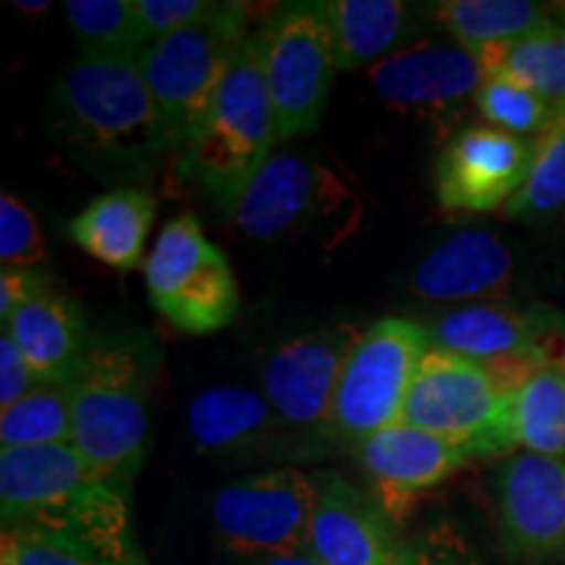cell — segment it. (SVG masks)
<instances>
[{
  "label": "cell",
  "mask_w": 565,
  "mask_h": 565,
  "mask_svg": "<svg viewBox=\"0 0 565 565\" xmlns=\"http://www.w3.org/2000/svg\"><path fill=\"white\" fill-rule=\"evenodd\" d=\"M217 9V0H137V13L147 45L166 34L186 30L207 19Z\"/></svg>",
  "instance_id": "obj_33"
},
{
  "label": "cell",
  "mask_w": 565,
  "mask_h": 565,
  "mask_svg": "<svg viewBox=\"0 0 565 565\" xmlns=\"http://www.w3.org/2000/svg\"><path fill=\"white\" fill-rule=\"evenodd\" d=\"M487 76H505L565 108V24H547L526 38L477 55Z\"/></svg>",
  "instance_id": "obj_25"
},
{
  "label": "cell",
  "mask_w": 565,
  "mask_h": 565,
  "mask_svg": "<svg viewBox=\"0 0 565 565\" xmlns=\"http://www.w3.org/2000/svg\"><path fill=\"white\" fill-rule=\"evenodd\" d=\"M55 110L68 145L97 171L139 175L171 152L139 55L82 53L61 76Z\"/></svg>",
  "instance_id": "obj_3"
},
{
  "label": "cell",
  "mask_w": 565,
  "mask_h": 565,
  "mask_svg": "<svg viewBox=\"0 0 565 565\" xmlns=\"http://www.w3.org/2000/svg\"><path fill=\"white\" fill-rule=\"evenodd\" d=\"M11 6L24 13H42L51 9V0H40V3H32V0H11Z\"/></svg>",
  "instance_id": "obj_39"
},
{
  "label": "cell",
  "mask_w": 565,
  "mask_h": 565,
  "mask_svg": "<svg viewBox=\"0 0 565 565\" xmlns=\"http://www.w3.org/2000/svg\"><path fill=\"white\" fill-rule=\"evenodd\" d=\"M412 561L414 565H482L466 536L450 521H440L419 534L412 545Z\"/></svg>",
  "instance_id": "obj_34"
},
{
  "label": "cell",
  "mask_w": 565,
  "mask_h": 565,
  "mask_svg": "<svg viewBox=\"0 0 565 565\" xmlns=\"http://www.w3.org/2000/svg\"><path fill=\"white\" fill-rule=\"evenodd\" d=\"M152 307L186 335H210L236 320L242 296L228 257L204 236L192 212L160 231L145 263Z\"/></svg>",
  "instance_id": "obj_8"
},
{
  "label": "cell",
  "mask_w": 565,
  "mask_h": 565,
  "mask_svg": "<svg viewBox=\"0 0 565 565\" xmlns=\"http://www.w3.org/2000/svg\"><path fill=\"white\" fill-rule=\"evenodd\" d=\"M3 532L82 550L110 565H145L129 498L103 482L74 445L0 450Z\"/></svg>",
  "instance_id": "obj_1"
},
{
  "label": "cell",
  "mask_w": 565,
  "mask_h": 565,
  "mask_svg": "<svg viewBox=\"0 0 565 565\" xmlns=\"http://www.w3.org/2000/svg\"><path fill=\"white\" fill-rule=\"evenodd\" d=\"M345 183L320 162L291 152H275L254 175L233 221L259 242L309 233L345 207Z\"/></svg>",
  "instance_id": "obj_13"
},
{
  "label": "cell",
  "mask_w": 565,
  "mask_h": 565,
  "mask_svg": "<svg viewBox=\"0 0 565 565\" xmlns=\"http://www.w3.org/2000/svg\"><path fill=\"white\" fill-rule=\"evenodd\" d=\"M477 108L494 129L515 137H532V134L542 137L563 110L505 76H487L477 92Z\"/></svg>",
  "instance_id": "obj_30"
},
{
  "label": "cell",
  "mask_w": 565,
  "mask_h": 565,
  "mask_svg": "<svg viewBox=\"0 0 565 565\" xmlns=\"http://www.w3.org/2000/svg\"><path fill=\"white\" fill-rule=\"evenodd\" d=\"M542 353L565 372V320L561 315H553L550 320L547 333L542 338Z\"/></svg>",
  "instance_id": "obj_37"
},
{
  "label": "cell",
  "mask_w": 565,
  "mask_h": 565,
  "mask_svg": "<svg viewBox=\"0 0 565 565\" xmlns=\"http://www.w3.org/2000/svg\"><path fill=\"white\" fill-rule=\"evenodd\" d=\"M427 328L404 317H383L364 330L345 359L330 408L328 440L364 443L401 422L406 395L429 351Z\"/></svg>",
  "instance_id": "obj_6"
},
{
  "label": "cell",
  "mask_w": 565,
  "mask_h": 565,
  "mask_svg": "<svg viewBox=\"0 0 565 565\" xmlns=\"http://www.w3.org/2000/svg\"><path fill=\"white\" fill-rule=\"evenodd\" d=\"M513 278V257L492 233L463 231L437 244L416 265L408 291L422 301L500 299Z\"/></svg>",
  "instance_id": "obj_19"
},
{
  "label": "cell",
  "mask_w": 565,
  "mask_h": 565,
  "mask_svg": "<svg viewBox=\"0 0 565 565\" xmlns=\"http://www.w3.org/2000/svg\"><path fill=\"white\" fill-rule=\"evenodd\" d=\"M315 515L309 553L322 565H408L395 521L372 492L359 490L335 471L315 475Z\"/></svg>",
  "instance_id": "obj_15"
},
{
  "label": "cell",
  "mask_w": 565,
  "mask_h": 565,
  "mask_svg": "<svg viewBox=\"0 0 565 565\" xmlns=\"http://www.w3.org/2000/svg\"><path fill=\"white\" fill-rule=\"evenodd\" d=\"M38 385L30 362L21 353L9 330L0 333V412L24 398Z\"/></svg>",
  "instance_id": "obj_35"
},
{
  "label": "cell",
  "mask_w": 565,
  "mask_h": 565,
  "mask_svg": "<svg viewBox=\"0 0 565 565\" xmlns=\"http://www.w3.org/2000/svg\"><path fill=\"white\" fill-rule=\"evenodd\" d=\"M553 312H519L500 303H471L443 312L427 328L433 349L487 364L542 351Z\"/></svg>",
  "instance_id": "obj_21"
},
{
  "label": "cell",
  "mask_w": 565,
  "mask_h": 565,
  "mask_svg": "<svg viewBox=\"0 0 565 565\" xmlns=\"http://www.w3.org/2000/svg\"><path fill=\"white\" fill-rule=\"evenodd\" d=\"M333 34L338 71L391 58L416 34V9L404 0H320Z\"/></svg>",
  "instance_id": "obj_23"
},
{
  "label": "cell",
  "mask_w": 565,
  "mask_h": 565,
  "mask_svg": "<svg viewBox=\"0 0 565 565\" xmlns=\"http://www.w3.org/2000/svg\"><path fill=\"white\" fill-rule=\"evenodd\" d=\"M401 422L461 445L471 458L515 450L511 395L479 362L433 345L416 370Z\"/></svg>",
  "instance_id": "obj_7"
},
{
  "label": "cell",
  "mask_w": 565,
  "mask_h": 565,
  "mask_svg": "<svg viewBox=\"0 0 565 565\" xmlns=\"http://www.w3.org/2000/svg\"><path fill=\"white\" fill-rule=\"evenodd\" d=\"M534 141L494 126H469L445 141L435 162L437 202L454 212L505 207L524 186Z\"/></svg>",
  "instance_id": "obj_14"
},
{
  "label": "cell",
  "mask_w": 565,
  "mask_h": 565,
  "mask_svg": "<svg viewBox=\"0 0 565 565\" xmlns=\"http://www.w3.org/2000/svg\"><path fill=\"white\" fill-rule=\"evenodd\" d=\"M364 330L333 324L282 341L267 353L259 385L275 414L309 445L330 443L328 424L343 364Z\"/></svg>",
  "instance_id": "obj_11"
},
{
  "label": "cell",
  "mask_w": 565,
  "mask_h": 565,
  "mask_svg": "<svg viewBox=\"0 0 565 565\" xmlns=\"http://www.w3.org/2000/svg\"><path fill=\"white\" fill-rule=\"evenodd\" d=\"M484 79L482 63L461 45L404 47L370 68L374 92L395 110L445 108L477 97Z\"/></svg>",
  "instance_id": "obj_18"
},
{
  "label": "cell",
  "mask_w": 565,
  "mask_h": 565,
  "mask_svg": "<svg viewBox=\"0 0 565 565\" xmlns=\"http://www.w3.org/2000/svg\"><path fill=\"white\" fill-rule=\"evenodd\" d=\"M3 330L17 341L38 383H71L95 341L82 309L51 282L21 303Z\"/></svg>",
  "instance_id": "obj_20"
},
{
  "label": "cell",
  "mask_w": 565,
  "mask_h": 565,
  "mask_svg": "<svg viewBox=\"0 0 565 565\" xmlns=\"http://www.w3.org/2000/svg\"><path fill=\"white\" fill-rule=\"evenodd\" d=\"M45 236L38 217L17 196L0 194V263L3 270H34L45 259Z\"/></svg>",
  "instance_id": "obj_31"
},
{
  "label": "cell",
  "mask_w": 565,
  "mask_h": 565,
  "mask_svg": "<svg viewBox=\"0 0 565 565\" xmlns=\"http://www.w3.org/2000/svg\"><path fill=\"white\" fill-rule=\"evenodd\" d=\"M408 565H414V561H412V563H408Z\"/></svg>",
  "instance_id": "obj_40"
},
{
  "label": "cell",
  "mask_w": 565,
  "mask_h": 565,
  "mask_svg": "<svg viewBox=\"0 0 565 565\" xmlns=\"http://www.w3.org/2000/svg\"><path fill=\"white\" fill-rule=\"evenodd\" d=\"M71 445V383H38L0 412V450Z\"/></svg>",
  "instance_id": "obj_27"
},
{
  "label": "cell",
  "mask_w": 565,
  "mask_h": 565,
  "mask_svg": "<svg viewBox=\"0 0 565 565\" xmlns=\"http://www.w3.org/2000/svg\"><path fill=\"white\" fill-rule=\"evenodd\" d=\"M278 124L254 34L238 47L200 126L179 150V173L192 179L223 210H236L254 175L270 160Z\"/></svg>",
  "instance_id": "obj_4"
},
{
  "label": "cell",
  "mask_w": 565,
  "mask_h": 565,
  "mask_svg": "<svg viewBox=\"0 0 565 565\" xmlns=\"http://www.w3.org/2000/svg\"><path fill=\"white\" fill-rule=\"evenodd\" d=\"M160 351L141 330H105L71 380V445L95 477L131 498L147 450Z\"/></svg>",
  "instance_id": "obj_2"
},
{
  "label": "cell",
  "mask_w": 565,
  "mask_h": 565,
  "mask_svg": "<svg viewBox=\"0 0 565 565\" xmlns=\"http://www.w3.org/2000/svg\"><path fill=\"white\" fill-rule=\"evenodd\" d=\"M565 207V108L534 139V160L524 186L505 204L508 217H540Z\"/></svg>",
  "instance_id": "obj_29"
},
{
  "label": "cell",
  "mask_w": 565,
  "mask_h": 565,
  "mask_svg": "<svg viewBox=\"0 0 565 565\" xmlns=\"http://www.w3.org/2000/svg\"><path fill=\"white\" fill-rule=\"evenodd\" d=\"M0 565H110L82 550L42 540V536L3 532L0 536Z\"/></svg>",
  "instance_id": "obj_32"
},
{
  "label": "cell",
  "mask_w": 565,
  "mask_h": 565,
  "mask_svg": "<svg viewBox=\"0 0 565 565\" xmlns=\"http://www.w3.org/2000/svg\"><path fill=\"white\" fill-rule=\"evenodd\" d=\"M189 435L204 456H280L312 448L275 414L270 401L249 387H210L189 406Z\"/></svg>",
  "instance_id": "obj_17"
},
{
  "label": "cell",
  "mask_w": 565,
  "mask_h": 565,
  "mask_svg": "<svg viewBox=\"0 0 565 565\" xmlns=\"http://www.w3.org/2000/svg\"><path fill=\"white\" fill-rule=\"evenodd\" d=\"M257 565H322L312 553H294V555H275L265 557L263 563Z\"/></svg>",
  "instance_id": "obj_38"
},
{
  "label": "cell",
  "mask_w": 565,
  "mask_h": 565,
  "mask_svg": "<svg viewBox=\"0 0 565 565\" xmlns=\"http://www.w3.org/2000/svg\"><path fill=\"white\" fill-rule=\"evenodd\" d=\"M275 124L282 139L315 131L330 100L338 61L322 3H282L254 32Z\"/></svg>",
  "instance_id": "obj_9"
},
{
  "label": "cell",
  "mask_w": 565,
  "mask_h": 565,
  "mask_svg": "<svg viewBox=\"0 0 565 565\" xmlns=\"http://www.w3.org/2000/svg\"><path fill=\"white\" fill-rule=\"evenodd\" d=\"M246 19L244 3H217L207 19L152 40L139 53L141 76L171 150L179 152L192 139L231 61L249 40Z\"/></svg>",
  "instance_id": "obj_5"
},
{
  "label": "cell",
  "mask_w": 565,
  "mask_h": 565,
  "mask_svg": "<svg viewBox=\"0 0 565 565\" xmlns=\"http://www.w3.org/2000/svg\"><path fill=\"white\" fill-rule=\"evenodd\" d=\"M515 448L565 458V372L545 362L511 395Z\"/></svg>",
  "instance_id": "obj_26"
},
{
  "label": "cell",
  "mask_w": 565,
  "mask_h": 565,
  "mask_svg": "<svg viewBox=\"0 0 565 565\" xmlns=\"http://www.w3.org/2000/svg\"><path fill=\"white\" fill-rule=\"evenodd\" d=\"M63 11L84 53L139 55L147 47L137 0H68Z\"/></svg>",
  "instance_id": "obj_28"
},
{
  "label": "cell",
  "mask_w": 565,
  "mask_h": 565,
  "mask_svg": "<svg viewBox=\"0 0 565 565\" xmlns=\"http://www.w3.org/2000/svg\"><path fill=\"white\" fill-rule=\"evenodd\" d=\"M372 484V494L398 524L424 492L433 490L471 461L469 450L445 437L395 422L353 448Z\"/></svg>",
  "instance_id": "obj_16"
},
{
  "label": "cell",
  "mask_w": 565,
  "mask_h": 565,
  "mask_svg": "<svg viewBox=\"0 0 565 565\" xmlns=\"http://www.w3.org/2000/svg\"><path fill=\"white\" fill-rule=\"evenodd\" d=\"M433 13L475 55L553 24L545 6L529 0H445L433 6Z\"/></svg>",
  "instance_id": "obj_24"
},
{
  "label": "cell",
  "mask_w": 565,
  "mask_h": 565,
  "mask_svg": "<svg viewBox=\"0 0 565 565\" xmlns=\"http://www.w3.org/2000/svg\"><path fill=\"white\" fill-rule=\"evenodd\" d=\"M154 221V200L137 186L95 196L68 225L74 244L113 270L145 265V244Z\"/></svg>",
  "instance_id": "obj_22"
},
{
  "label": "cell",
  "mask_w": 565,
  "mask_h": 565,
  "mask_svg": "<svg viewBox=\"0 0 565 565\" xmlns=\"http://www.w3.org/2000/svg\"><path fill=\"white\" fill-rule=\"evenodd\" d=\"M500 542L508 557L550 565L565 557V458L511 454L494 477Z\"/></svg>",
  "instance_id": "obj_12"
},
{
  "label": "cell",
  "mask_w": 565,
  "mask_h": 565,
  "mask_svg": "<svg viewBox=\"0 0 565 565\" xmlns=\"http://www.w3.org/2000/svg\"><path fill=\"white\" fill-rule=\"evenodd\" d=\"M315 477L282 466L225 484L212 494L210 515L221 542L236 555L309 553Z\"/></svg>",
  "instance_id": "obj_10"
},
{
  "label": "cell",
  "mask_w": 565,
  "mask_h": 565,
  "mask_svg": "<svg viewBox=\"0 0 565 565\" xmlns=\"http://www.w3.org/2000/svg\"><path fill=\"white\" fill-rule=\"evenodd\" d=\"M47 286L45 275L38 270H3L0 273V320H11L13 312L38 296Z\"/></svg>",
  "instance_id": "obj_36"
}]
</instances>
